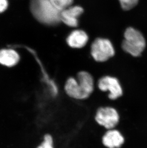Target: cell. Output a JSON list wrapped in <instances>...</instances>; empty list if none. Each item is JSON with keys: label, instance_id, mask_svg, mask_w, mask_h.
<instances>
[{"label": "cell", "instance_id": "4", "mask_svg": "<svg viewBox=\"0 0 147 148\" xmlns=\"http://www.w3.org/2000/svg\"><path fill=\"white\" fill-rule=\"evenodd\" d=\"M95 119L99 125L108 130L115 129L118 125L120 120V116L115 108L104 106L97 109Z\"/></svg>", "mask_w": 147, "mask_h": 148}, {"label": "cell", "instance_id": "10", "mask_svg": "<svg viewBox=\"0 0 147 148\" xmlns=\"http://www.w3.org/2000/svg\"><path fill=\"white\" fill-rule=\"evenodd\" d=\"M18 53L12 49H4L0 50V63L7 66L13 67L19 61Z\"/></svg>", "mask_w": 147, "mask_h": 148}, {"label": "cell", "instance_id": "5", "mask_svg": "<svg viewBox=\"0 0 147 148\" xmlns=\"http://www.w3.org/2000/svg\"><path fill=\"white\" fill-rule=\"evenodd\" d=\"M91 53L96 62H102L112 57L115 54V50L108 39L97 38L92 44Z\"/></svg>", "mask_w": 147, "mask_h": 148}, {"label": "cell", "instance_id": "8", "mask_svg": "<svg viewBox=\"0 0 147 148\" xmlns=\"http://www.w3.org/2000/svg\"><path fill=\"white\" fill-rule=\"evenodd\" d=\"M83 9L79 6H70L61 11V22L70 27H76L78 24V18L83 12Z\"/></svg>", "mask_w": 147, "mask_h": 148}, {"label": "cell", "instance_id": "2", "mask_svg": "<svg viewBox=\"0 0 147 148\" xmlns=\"http://www.w3.org/2000/svg\"><path fill=\"white\" fill-rule=\"evenodd\" d=\"M31 11L40 22L56 25L61 22V11L56 8L49 0H31Z\"/></svg>", "mask_w": 147, "mask_h": 148}, {"label": "cell", "instance_id": "6", "mask_svg": "<svg viewBox=\"0 0 147 148\" xmlns=\"http://www.w3.org/2000/svg\"><path fill=\"white\" fill-rule=\"evenodd\" d=\"M97 86L102 92H108V97L112 100L118 99L123 94L119 80L113 76H105L101 77L97 82Z\"/></svg>", "mask_w": 147, "mask_h": 148}, {"label": "cell", "instance_id": "12", "mask_svg": "<svg viewBox=\"0 0 147 148\" xmlns=\"http://www.w3.org/2000/svg\"><path fill=\"white\" fill-rule=\"evenodd\" d=\"M121 6L124 10H131L137 4L139 0H118Z\"/></svg>", "mask_w": 147, "mask_h": 148}, {"label": "cell", "instance_id": "3", "mask_svg": "<svg viewBox=\"0 0 147 148\" xmlns=\"http://www.w3.org/2000/svg\"><path fill=\"white\" fill-rule=\"evenodd\" d=\"M125 39L122 43V49L133 57H139L146 47L144 37L140 31L129 27L124 34Z\"/></svg>", "mask_w": 147, "mask_h": 148}, {"label": "cell", "instance_id": "7", "mask_svg": "<svg viewBox=\"0 0 147 148\" xmlns=\"http://www.w3.org/2000/svg\"><path fill=\"white\" fill-rule=\"evenodd\" d=\"M102 143L107 148H120L125 143V138L119 130L111 129L105 133Z\"/></svg>", "mask_w": 147, "mask_h": 148}, {"label": "cell", "instance_id": "11", "mask_svg": "<svg viewBox=\"0 0 147 148\" xmlns=\"http://www.w3.org/2000/svg\"><path fill=\"white\" fill-rule=\"evenodd\" d=\"M56 8L61 11L72 4L73 0H49Z\"/></svg>", "mask_w": 147, "mask_h": 148}, {"label": "cell", "instance_id": "13", "mask_svg": "<svg viewBox=\"0 0 147 148\" xmlns=\"http://www.w3.org/2000/svg\"><path fill=\"white\" fill-rule=\"evenodd\" d=\"M37 148H54L53 138L49 134L44 136L43 143Z\"/></svg>", "mask_w": 147, "mask_h": 148}, {"label": "cell", "instance_id": "14", "mask_svg": "<svg viewBox=\"0 0 147 148\" xmlns=\"http://www.w3.org/2000/svg\"><path fill=\"white\" fill-rule=\"evenodd\" d=\"M8 7L7 0H0V13L5 11Z\"/></svg>", "mask_w": 147, "mask_h": 148}, {"label": "cell", "instance_id": "9", "mask_svg": "<svg viewBox=\"0 0 147 148\" xmlns=\"http://www.w3.org/2000/svg\"><path fill=\"white\" fill-rule=\"evenodd\" d=\"M88 40V36L85 31L76 30L70 34L67 38V43L70 47L79 49L85 46Z\"/></svg>", "mask_w": 147, "mask_h": 148}, {"label": "cell", "instance_id": "1", "mask_svg": "<svg viewBox=\"0 0 147 148\" xmlns=\"http://www.w3.org/2000/svg\"><path fill=\"white\" fill-rule=\"evenodd\" d=\"M65 93L68 97L76 100H82L91 95L94 90V80L87 71L78 73L76 78L70 77L64 86Z\"/></svg>", "mask_w": 147, "mask_h": 148}]
</instances>
